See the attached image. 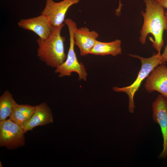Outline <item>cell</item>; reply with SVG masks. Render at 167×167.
Segmentation results:
<instances>
[{
  "label": "cell",
  "instance_id": "cell-1",
  "mask_svg": "<svg viewBox=\"0 0 167 167\" xmlns=\"http://www.w3.org/2000/svg\"><path fill=\"white\" fill-rule=\"evenodd\" d=\"M145 11L141 13L143 18V22L140 31L139 41L142 45L146 43V38L149 34L153 37H149L153 47L161 53L164 45L163 34L167 28L165 8L156 0H144Z\"/></svg>",
  "mask_w": 167,
  "mask_h": 167
},
{
  "label": "cell",
  "instance_id": "cell-2",
  "mask_svg": "<svg viewBox=\"0 0 167 167\" xmlns=\"http://www.w3.org/2000/svg\"><path fill=\"white\" fill-rule=\"evenodd\" d=\"M64 26L63 24L54 26L50 36L46 39L39 38L37 56L40 60L48 66L56 68L66 60L67 55L65 52L64 42L65 39L61 35Z\"/></svg>",
  "mask_w": 167,
  "mask_h": 167
},
{
  "label": "cell",
  "instance_id": "cell-3",
  "mask_svg": "<svg viewBox=\"0 0 167 167\" xmlns=\"http://www.w3.org/2000/svg\"><path fill=\"white\" fill-rule=\"evenodd\" d=\"M130 56L139 59L141 66L136 79L131 85L123 87L117 86L113 87V90L117 92L126 93L129 100L128 110L130 113H133L135 108L134 96L139 89L142 82L147 78L152 71L161 64V53H154L150 57L145 58L137 55L129 54Z\"/></svg>",
  "mask_w": 167,
  "mask_h": 167
},
{
  "label": "cell",
  "instance_id": "cell-4",
  "mask_svg": "<svg viewBox=\"0 0 167 167\" xmlns=\"http://www.w3.org/2000/svg\"><path fill=\"white\" fill-rule=\"evenodd\" d=\"M64 22L68 29L69 47L65 61L56 68L55 72L58 73V77L61 78L70 76L72 72H75L78 74L79 80L85 81L87 79L88 73L83 63L79 62L75 51V45L73 33L75 29L77 27L76 24L70 18L65 19Z\"/></svg>",
  "mask_w": 167,
  "mask_h": 167
},
{
  "label": "cell",
  "instance_id": "cell-5",
  "mask_svg": "<svg viewBox=\"0 0 167 167\" xmlns=\"http://www.w3.org/2000/svg\"><path fill=\"white\" fill-rule=\"evenodd\" d=\"M24 133L21 127L9 119L0 121V146L11 150L24 146Z\"/></svg>",
  "mask_w": 167,
  "mask_h": 167
},
{
  "label": "cell",
  "instance_id": "cell-6",
  "mask_svg": "<svg viewBox=\"0 0 167 167\" xmlns=\"http://www.w3.org/2000/svg\"><path fill=\"white\" fill-rule=\"evenodd\" d=\"M152 118L161 128L163 139V149L158 158L164 159L167 157V99L160 94L152 105Z\"/></svg>",
  "mask_w": 167,
  "mask_h": 167
},
{
  "label": "cell",
  "instance_id": "cell-7",
  "mask_svg": "<svg viewBox=\"0 0 167 167\" xmlns=\"http://www.w3.org/2000/svg\"><path fill=\"white\" fill-rule=\"evenodd\" d=\"M80 0H63L58 2L46 0L45 6L41 14L46 15L54 26L63 24L69 8L79 3Z\"/></svg>",
  "mask_w": 167,
  "mask_h": 167
},
{
  "label": "cell",
  "instance_id": "cell-8",
  "mask_svg": "<svg viewBox=\"0 0 167 167\" xmlns=\"http://www.w3.org/2000/svg\"><path fill=\"white\" fill-rule=\"evenodd\" d=\"M17 24L22 29L33 32L42 39L50 36L54 27L48 17L42 14L32 18L21 19Z\"/></svg>",
  "mask_w": 167,
  "mask_h": 167
},
{
  "label": "cell",
  "instance_id": "cell-9",
  "mask_svg": "<svg viewBox=\"0 0 167 167\" xmlns=\"http://www.w3.org/2000/svg\"><path fill=\"white\" fill-rule=\"evenodd\" d=\"M144 88L148 92L157 91L167 99V67L162 64L156 67L147 77Z\"/></svg>",
  "mask_w": 167,
  "mask_h": 167
},
{
  "label": "cell",
  "instance_id": "cell-10",
  "mask_svg": "<svg viewBox=\"0 0 167 167\" xmlns=\"http://www.w3.org/2000/svg\"><path fill=\"white\" fill-rule=\"evenodd\" d=\"M99 36L97 32L90 31L86 27L75 28L73 33L75 45L79 48L81 56L90 54Z\"/></svg>",
  "mask_w": 167,
  "mask_h": 167
},
{
  "label": "cell",
  "instance_id": "cell-11",
  "mask_svg": "<svg viewBox=\"0 0 167 167\" xmlns=\"http://www.w3.org/2000/svg\"><path fill=\"white\" fill-rule=\"evenodd\" d=\"M53 122L51 110L47 104L44 102L36 105L34 114L22 128L25 133L37 126L45 125Z\"/></svg>",
  "mask_w": 167,
  "mask_h": 167
},
{
  "label": "cell",
  "instance_id": "cell-12",
  "mask_svg": "<svg viewBox=\"0 0 167 167\" xmlns=\"http://www.w3.org/2000/svg\"><path fill=\"white\" fill-rule=\"evenodd\" d=\"M122 53L121 41L116 39L109 42H103L97 40L90 54L102 56L110 55L115 56Z\"/></svg>",
  "mask_w": 167,
  "mask_h": 167
},
{
  "label": "cell",
  "instance_id": "cell-13",
  "mask_svg": "<svg viewBox=\"0 0 167 167\" xmlns=\"http://www.w3.org/2000/svg\"><path fill=\"white\" fill-rule=\"evenodd\" d=\"M36 105L18 104L15 106L9 118L22 128L34 114Z\"/></svg>",
  "mask_w": 167,
  "mask_h": 167
},
{
  "label": "cell",
  "instance_id": "cell-14",
  "mask_svg": "<svg viewBox=\"0 0 167 167\" xmlns=\"http://www.w3.org/2000/svg\"><path fill=\"white\" fill-rule=\"evenodd\" d=\"M16 104L8 90L3 93L0 97V121L6 119L10 116Z\"/></svg>",
  "mask_w": 167,
  "mask_h": 167
},
{
  "label": "cell",
  "instance_id": "cell-15",
  "mask_svg": "<svg viewBox=\"0 0 167 167\" xmlns=\"http://www.w3.org/2000/svg\"><path fill=\"white\" fill-rule=\"evenodd\" d=\"M166 30L167 31V28ZM161 64L167 62V43L165 48L163 52L161 54Z\"/></svg>",
  "mask_w": 167,
  "mask_h": 167
},
{
  "label": "cell",
  "instance_id": "cell-16",
  "mask_svg": "<svg viewBox=\"0 0 167 167\" xmlns=\"http://www.w3.org/2000/svg\"><path fill=\"white\" fill-rule=\"evenodd\" d=\"M123 4L121 3V0H119V5L118 8L115 10L116 15L117 16H119L121 12L122 7Z\"/></svg>",
  "mask_w": 167,
  "mask_h": 167
},
{
  "label": "cell",
  "instance_id": "cell-17",
  "mask_svg": "<svg viewBox=\"0 0 167 167\" xmlns=\"http://www.w3.org/2000/svg\"><path fill=\"white\" fill-rule=\"evenodd\" d=\"M165 8L167 9V0H156Z\"/></svg>",
  "mask_w": 167,
  "mask_h": 167
},
{
  "label": "cell",
  "instance_id": "cell-18",
  "mask_svg": "<svg viewBox=\"0 0 167 167\" xmlns=\"http://www.w3.org/2000/svg\"><path fill=\"white\" fill-rule=\"evenodd\" d=\"M165 14L166 19L167 21V12H165Z\"/></svg>",
  "mask_w": 167,
  "mask_h": 167
},
{
  "label": "cell",
  "instance_id": "cell-19",
  "mask_svg": "<svg viewBox=\"0 0 167 167\" xmlns=\"http://www.w3.org/2000/svg\"><path fill=\"white\" fill-rule=\"evenodd\" d=\"M0 167H2V163L1 162V161H0Z\"/></svg>",
  "mask_w": 167,
  "mask_h": 167
}]
</instances>
